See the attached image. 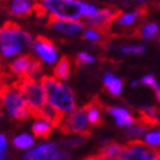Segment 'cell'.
<instances>
[{
	"mask_svg": "<svg viewBox=\"0 0 160 160\" xmlns=\"http://www.w3.org/2000/svg\"><path fill=\"white\" fill-rule=\"evenodd\" d=\"M82 38L85 39V41H93V42L98 43V42H101L105 37L101 34V33H98L97 30H95V29H88V30H85L83 33Z\"/></svg>",
	"mask_w": 160,
	"mask_h": 160,
	"instance_id": "obj_30",
	"label": "cell"
},
{
	"mask_svg": "<svg viewBox=\"0 0 160 160\" xmlns=\"http://www.w3.org/2000/svg\"><path fill=\"white\" fill-rule=\"evenodd\" d=\"M9 79H11L9 72H7V74H4V75H0V100H2L4 91L8 88V85L12 83V82H9Z\"/></svg>",
	"mask_w": 160,
	"mask_h": 160,
	"instance_id": "obj_32",
	"label": "cell"
},
{
	"mask_svg": "<svg viewBox=\"0 0 160 160\" xmlns=\"http://www.w3.org/2000/svg\"><path fill=\"white\" fill-rule=\"evenodd\" d=\"M143 143L150 148H160V130H151L143 135Z\"/></svg>",
	"mask_w": 160,
	"mask_h": 160,
	"instance_id": "obj_26",
	"label": "cell"
},
{
	"mask_svg": "<svg viewBox=\"0 0 160 160\" xmlns=\"http://www.w3.org/2000/svg\"><path fill=\"white\" fill-rule=\"evenodd\" d=\"M119 51L126 55H141L146 51V46L144 45H126V46H121Z\"/></svg>",
	"mask_w": 160,
	"mask_h": 160,
	"instance_id": "obj_27",
	"label": "cell"
},
{
	"mask_svg": "<svg viewBox=\"0 0 160 160\" xmlns=\"http://www.w3.org/2000/svg\"><path fill=\"white\" fill-rule=\"evenodd\" d=\"M3 118H4V112L2 110V108H0V126H2V122H3Z\"/></svg>",
	"mask_w": 160,
	"mask_h": 160,
	"instance_id": "obj_42",
	"label": "cell"
},
{
	"mask_svg": "<svg viewBox=\"0 0 160 160\" xmlns=\"http://www.w3.org/2000/svg\"><path fill=\"white\" fill-rule=\"evenodd\" d=\"M150 5L152 7V8H155V9L160 11V0H158V2H154V3H151Z\"/></svg>",
	"mask_w": 160,
	"mask_h": 160,
	"instance_id": "obj_38",
	"label": "cell"
},
{
	"mask_svg": "<svg viewBox=\"0 0 160 160\" xmlns=\"http://www.w3.org/2000/svg\"><path fill=\"white\" fill-rule=\"evenodd\" d=\"M72 152L71 151H67V150H62L61 151V155H59L58 160H72Z\"/></svg>",
	"mask_w": 160,
	"mask_h": 160,
	"instance_id": "obj_35",
	"label": "cell"
},
{
	"mask_svg": "<svg viewBox=\"0 0 160 160\" xmlns=\"http://www.w3.org/2000/svg\"><path fill=\"white\" fill-rule=\"evenodd\" d=\"M121 160H160V148H150L142 141H130Z\"/></svg>",
	"mask_w": 160,
	"mask_h": 160,
	"instance_id": "obj_9",
	"label": "cell"
},
{
	"mask_svg": "<svg viewBox=\"0 0 160 160\" xmlns=\"http://www.w3.org/2000/svg\"><path fill=\"white\" fill-rule=\"evenodd\" d=\"M52 128H54V126H52L50 122L46 121V119L38 118L32 125V134H33V137H34V138L48 139L51 135Z\"/></svg>",
	"mask_w": 160,
	"mask_h": 160,
	"instance_id": "obj_22",
	"label": "cell"
},
{
	"mask_svg": "<svg viewBox=\"0 0 160 160\" xmlns=\"http://www.w3.org/2000/svg\"><path fill=\"white\" fill-rule=\"evenodd\" d=\"M160 26L156 22H146L137 26L131 34V38H143L144 41H151L159 34Z\"/></svg>",
	"mask_w": 160,
	"mask_h": 160,
	"instance_id": "obj_19",
	"label": "cell"
},
{
	"mask_svg": "<svg viewBox=\"0 0 160 160\" xmlns=\"http://www.w3.org/2000/svg\"><path fill=\"white\" fill-rule=\"evenodd\" d=\"M102 82H104V87L105 89L108 91L109 95L112 96H119L122 92V88H123V82L122 79H119L117 76H114L112 72H105V75L102 78Z\"/></svg>",
	"mask_w": 160,
	"mask_h": 160,
	"instance_id": "obj_21",
	"label": "cell"
},
{
	"mask_svg": "<svg viewBox=\"0 0 160 160\" xmlns=\"http://www.w3.org/2000/svg\"><path fill=\"white\" fill-rule=\"evenodd\" d=\"M87 138L89 137H83V135H72V137H67V138H63L59 146L63 148V150H67V151H72V150H76L79 148L80 146H83L87 141Z\"/></svg>",
	"mask_w": 160,
	"mask_h": 160,
	"instance_id": "obj_24",
	"label": "cell"
},
{
	"mask_svg": "<svg viewBox=\"0 0 160 160\" xmlns=\"http://www.w3.org/2000/svg\"><path fill=\"white\" fill-rule=\"evenodd\" d=\"M0 108L13 121H26L30 117V110L25 97L17 88L8 85L0 100Z\"/></svg>",
	"mask_w": 160,
	"mask_h": 160,
	"instance_id": "obj_3",
	"label": "cell"
},
{
	"mask_svg": "<svg viewBox=\"0 0 160 160\" xmlns=\"http://www.w3.org/2000/svg\"><path fill=\"white\" fill-rule=\"evenodd\" d=\"M135 2H138L141 5H150V4L147 3V0H135Z\"/></svg>",
	"mask_w": 160,
	"mask_h": 160,
	"instance_id": "obj_40",
	"label": "cell"
},
{
	"mask_svg": "<svg viewBox=\"0 0 160 160\" xmlns=\"http://www.w3.org/2000/svg\"><path fill=\"white\" fill-rule=\"evenodd\" d=\"M147 131H148L147 126H144V125H142V123H138V125L131 126V128H129V129H126V130L123 131V134H125L126 138L131 139V141H137V138L144 135Z\"/></svg>",
	"mask_w": 160,
	"mask_h": 160,
	"instance_id": "obj_25",
	"label": "cell"
},
{
	"mask_svg": "<svg viewBox=\"0 0 160 160\" xmlns=\"http://www.w3.org/2000/svg\"><path fill=\"white\" fill-rule=\"evenodd\" d=\"M43 7L59 20H79L84 16V3L80 0H43Z\"/></svg>",
	"mask_w": 160,
	"mask_h": 160,
	"instance_id": "obj_4",
	"label": "cell"
},
{
	"mask_svg": "<svg viewBox=\"0 0 160 160\" xmlns=\"http://www.w3.org/2000/svg\"><path fill=\"white\" fill-rule=\"evenodd\" d=\"M123 151H125V146L112 141L108 144L102 146L97 155L101 160H121Z\"/></svg>",
	"mask_w": 160,
	"mask_h": 160,
	"instance_id": "obj_17",
	"label": "cell"
},
{
	"mask_svg": "<svg viewBox=\"0 0 160 160\" xmlns=\"http://www.w3.org/2000/svg\"><path fill=\"white\" fill-rule=\"evenodd\" d=\"M141 84V80H134V82H131V87H137V85H139Z\"/></svg>",
	"mask_w": 160,
	"mask_h": 160,
	"instance_id": "obj_41",
	"label": "cell"
},
{
	"mask_svg": "<svg viewBox=\"0 0 160 160\" xmlns=\"http://www.w3.org/2000/svg\"><path fill=\"white\" fill-rule=\"evenodd\" d=\"M93 62H95V57L91 55L89 52H85V51H80L75 58V64L78 67H82L84 64H91Z\"/></svg>",
	"mask_w": 160,
	"mask_h": 160,
	"instance_id": "obj_29",
	"label": "cell"
},
{
	"mask_svg": "<svg viewBox=\"0 0 160 160\" xmlns=\"http://www.w3.org/2000/svg\"><path fill=\"white\" fill-rule=\"evenodd\" d=\"M12 85L17 88L28 102L30 116L36 117L46 105H48V96L42 84L34 79H17L12 82Z\"/></svg>",
	"mask_w": 160,
	"mask_h": 160,
	"instance_id": "obj_2",
	"label": "cell"
},
{
	"mask_svg": "<svg viewBox=\"0 0 160 160\" xmlns=\"http://www.w3.org/2000/svg\"><path fill=\"white\" fill-rule=\"evenodd\" d=\"M105 112L114 118L116 125L118 128L129 129L138 122V119L135 117H132L130 110L123 108V106H105Z\"/></svg>",
	"mask_w": 160,
	"mask_h": 160,
	"instance_id": "obj_14",
	"label": "cell"
},
{
	"mask_svg": "<svg viewBox=\"0 0 160 160\" xmlns=\"http://www.w3.org/2000/svg\"><path fill=\"white\" fill-rule=\"evenodd\" d=\"M154 91H155V95H156V100H158L159 104H160V85H156L155 88H154Z\"/></svg>",
	"mask_w": 160,
	"mask_h": 160,
	"instance_id": "obj_36",
	"label": "cell"
},
{
	"mask_svg": "<svg viewBox=\"0 0 160 160\" xmlns=\"http://www.w3.org/2000/svg\"><path fill=\"white\" fill-rule=\"evenodd\" d=\"M84 160H101V159H100V156H98V155H93V156H88V158H85Z\"/></svg>",
	"mask_w": 160,
	"mask_h": 160,
	"instance_id": "obj_39",
	"label": "cell"
},
{
	"mask_svg": "<svg viewBox=\"0 0 160 160\" xmlns=\"http://www.w3.org/2000/svg\"><path fill=\"white\" fill-rule=\"evenodd\" d=\"M112 2H116V0H112Z\"/></svg>",
	"mask_w": 160,
	"mask_h": 160,
	"instance_id": "obj_46",
	"label": "cell"
},
{
	"mask_svg": "<svg viewBox=\"0 0 160 160\" xmlns=\"http://www.w3.org/2000/svg\"><path fill=\"white\" fill-rule=\"evenodd\" d=\"M0 160H9V156L7 154H3V155H0Z\"/></svg>",
	"mask_w": 160,
	"mask_h": 160,
	"instance_id": "obj_43",
	"label": "cell"
},
{
	"mask_svg": "<svg viewBox=\"0 0 160 160\" xmlns=\"http://www.w3.org/2000/svg\"><path fill=\"white\" fill-rule=\"evenodd\" d=\"M7 148H8V139H7V137L4 134L0 132V155L5 154Z\"/></svg>",
	"mask_w": 160,
	"mask_h": 160,
	"instance_id": "obj_34",
	"label": "cell"
},
{
	"mask_svg": "<svg viewBox=\"0 0 160 160\" xmlns=\"http://www.w3.org/2000/svg\"><path fill=\"white\" fill-rule=\"evenodd\" d=\"M32 49L34 50L37 54L42 58V61L48 64H52L57 62V49L54 42L50 38L45 37V36H37L33 41Z\"/></svg>",
	"mask_w": 160,
	"mask_h": 160,
	"instance_id": "obj_12",
	"label": "cell"
},
{
	"mask_svg": "<svg viewBox=\"0 0 160 160\" xmlns=\"http://www.w3.org/2000/svg\"><path fill=\"white\" fill-rule=\"evenodd\" d=\"M61 146L55 142H46L34 146L32 150L26 151L21 160H58L61 155Z\"/></svg>",
	"mask_w": 160,
	"mask_h": 160,
	"instance_id": "obj_10",
	"label": "cell"
},
{
	"mask_svg": "<svg viewBox=\"0 0 160 160\" xmlns=\"http://www.w3.org/2000/svg\"><path fill=\"white\" fill-rule=\"evenodd\" d=\"M71 67L72 59L68 55H62L52 70V76L58 80H68L71 76Z\"/></svg>",
	"mask_w": 160,
	"mask_h": 160,
	"instance_id": "obj_20",
	"label": "cell"
},
{
	"mask_svg": "<svg viewBox=\"0 0 160 160\" xmlns=\"http://www.w3.org/2000/svg\"><path fill=\"white\" fill-rule=\"evenodd\" d=\"M7 72L4 71V62H3V58L0 57V75H4Z\"/></svg>",
	"mask_w": 160,
	"mask_h": 160,
	"instance_id": "obj_37",
	"label": "cell"
},
{
	"mask_svg": "<svg viewBox=\"0 0 160 160\" xmlns=\"http://www.w3.org/2000/svg\"><path fill=\"white\" fill-rule=\"evenodd\" d=\"M64 114H62L61 112H59L58 109H55L52 105H50L48 102V105L45 106V108L38 113V114L34 117L36 119L38 118H42V119H46L48 122H50L54 128H61V125L63 122V119H64Z\"/></svg>",
	"mask_w": 160,
	"mask_h": 160,
	"instance_id": "obj_18",
	"label": "cell"
},
{
	"mask_svg": "<svg viewBox=\"0 0 160 160\" xmlns=\"http://www.w3.org/2000/svg\"><path fill=\"white\" fill-rule=\"evenodd\" d=\"M5 2H8V0H0V4H2V3H5Z\"/></svg>",
	"mask_w": 160,
	"mask_h": 160,
	"instance_id": "obj_44",
	"label": "cell"
},
{
	"mask_svg": "<svg viewBox=\"0 0 160 160\" xmlns=\"http://www.w3.org/2000/svg\"><path fill=\"white\" fill-rule=\"evenodd\" d=\"M2 34H0V45L2 43H8V45H16L20 48H28L32 49L33 41L32 36L26 30L21 29L17 22L15 21H5L2 26Z\"/></svg>",
	"mask_w": 160,
	"mask_h": 160,
	"instance_id": "obj_8",
	"label": "cell"
},
{
	"mask_svg": "<svg viewBox=\"0 0 160 160\" xmlns=\"http://www.w3.org/2000/svg\"><path fill=\"white\" fill-rule=\"evenodd\" d=\"M8 71L17 79H34L42 78V61L32 54H24L8 64Z\"/></svg>",
	"mask_w": 160,
	"mask_h": 160,
	"instance_id": "obj_5",
	"label": "cell"
},
{
	"mask_svg": "<svg viewBox=\"0 0 160 160\" xmlns=\"http://www.w3.org/2000/svg\"><path fill=\"white\" fill-rule=\"evenodd\" d=\"M141 84L147 85V87H151V88H155L156 85H159V83H158V80H156V78H155L154 74H147V75H144V76L141 79Z\"/></svg>",
	"mask_w": 160,
	"mask_h": 160,
	"instance_id": "obj_31",
	"label": "cell"
},
{
	"mask_svg": "<svg viewBox=\"0 0 160 160\" xmlns=\"http://www.w3.org/2000/svg\"><path fill=\"white\" fill-rule=\"evenodd\" d=\"M122 13H123V11L116 5L105 7L102 9H98V13L95 17L85 18L84 25L91 26V29L97 30L106 38V37H109V34L112 33L113 24L117 21L118 17L121 16Z\"/></svg>",
	"mask_w": 160,
	"mask_h": 160,
	"instance_id": "obj_6",
	"label": "cell"
},
{
	"mask_svg": "<svg viewBox=\"0 0 160 160\" xmlns=\"http://www.w3.org/2000/svg\"><path fill=\"white\" fill-rule=\"evenodd\" d=\"M48 96V102L58 109L62 114L67 116L76 109L75 93L68 85L61 83L57 78L50 75H42L39 79Z\"/></svg>",
	"mask_w": 160,
	"mask_h": 160,
	"instance_id": "obj_1",
	"label": "cell"
},
{
	"mask_svg": "<svg viewBox=\"0 0 160 160\" xmlns=\"http://www.w3.org/2000/svg\"><path fill=\"white\" fill-rule=\"evenodd\" d=\"M21 51H22V48L16 46V45H8V43H2L0 45V52H2V55L5 57V58L15 57V55L20 54Z\"/></svg>",
	"mask_w": 160,
	"mask_h": 160,
	"instance_id": "obj_28",
	"label": "cell"
},
{
	"mask_svg": "<svg viewBox=\"0 0 160 160\" xmlns=\"http://www.w3.org/2000/svg\"><path fill=\"white\" fill-rule=\"evenodd\" d=\"M34 15H36L37 18H43V17H46V15H48V9L43 7V4L36 3V5H34Z\"/></svg>",
	"mask_w": 160,
	"mask_h": 160,
	"instance_id": "obj_33",
	"label": "cell"
},
{
	"mask_svg": "<svg viewBox=\"0 0 160 160\" xmlns=\"http://www.w3.org/2000/svg\"><path fill=\"white\" fill-rule=\"evenodd\" d=\"M0 34H2V32H0Z\"/></svg>",
	"mask_w": 160,
	"mask_h": 160,
	"instance_id": "obj_47",
	"label": "cell"
},
{
	"mask_svg": "<svg viewBox=\"0 0 160 160\" xmlns=\"http://www.w3.org/2000/svg\"><path fill=\"white\" fill-rule=\"evenodd\" d=\"M138 122L142 123L147 128H155V126L160 125V118H159V110L155 106L151 105H144L138 108Z\"/></svg>",
	"mask_w": 160,
	"mask_h": 160,
	"instance_id": "obj_16",
	"label": "cell"
},
{
	"mask_svg": "<svg viewBox=\"0 0 160 160\" xmlns=\"http://www.w3.org/2000/svg\"><path fill=\"white\" fill-rule=\"evenodd\" d=\"M34 142H36L34 137L30 135V134H26V132L18 134L12 139L13 147L17 148V150H25V151H29L34 147Z\"/></svg>",
	"mask_w": 160,
	"mask_h": 160,
	"instance_id": "obj_23",
	"label": "cell"
},
{
	"mask_svg": "<svg viewBox=\"0 0 160 160\" xmlns=\"http://www.w3.org/2000/svg\"><path fill=\"white\" fill-rule=\"evenodd\" d=\"M84 108L87 110V117H88L91 126H100L104 123L102 110H105V105L100 101L98 97H93Z\"/></svg>",
	"mask_w": 160,
	"mask_h": 160,
	"instance_id": "obj_15",
	"label": "cell"
},
{
	"mask_svg": "<svg viewBox=\"0 0 160 160\" xmlns=\"http://www.w3.org/2000/svg\"><path fill=\"white\" fill-rule=\"evenodd\" d=\"M46 26L51 28L63 34H68L71 37H78L80 33L84 32V24L79 21H72V20H59L55 16L50 15L46 21Z\"/></svg>",
	"mask_w": 160,
	"mask_h": 160,
	"instance_id": "obj_11",
	"label": "cell"
},
{
	"mask_svg": "<svg viewBox=\"0 0 160 160\" xmlns=\"http://www.w3.org/2000/svg\"><path fill=\"white\" fill-rule=\"evenodd\" d=\"M89 128H91V125L88 121V117H87V110L83 106V108L75 109L72 113L66 116L59 130L66 135L72 134V135L91 137Z\"/></svg>",
	"mask_w": 160,
	"mask_h": 160,
	"instance_id": "obj_7",
	"label": "cell"
},
{
	"mask_svg": "<svg viewBox=\"0 0 160 160\" xmlns=\"http://www.w3.org/2000/svg\"><path fill=\"white\" fill-rule=\"evenodd\" d=\"M158 43H159V45H160V37H159V39H158Z\"/></svg>",
	"mask_w": 160,
	"mask_h": 160,
	"instance_id": "obj_45",
	"label": "cell"
},
{
	"mask_svg": "<svg viewBox=\"0 0 160 160\" xmlns=\"http://www.w3.org/2000/svg\"><path fill=\"white\" fill-rule=\"evenodd\" d=\"M2 8L13 17L24 18L29 17L34 13V5L32 4L30 0H8L5 3H2Z\"/></svg>",
	"mask_w": 160,
	"mask_h": 160,
	"instance_id": "obj_13",
	"label": "cell"
}]
</instances>
